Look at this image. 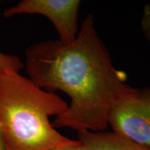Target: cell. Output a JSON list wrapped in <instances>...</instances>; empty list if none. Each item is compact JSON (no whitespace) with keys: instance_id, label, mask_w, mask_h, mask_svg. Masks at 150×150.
<instances>
[{"instance_id":"1","label":"cell","mask_w":150,"mask_h":150,"mask_svg":"<svg viewBox=\"0 0 150 150\" xmlns=\"http://www.w3.org/2000/svg\"><path fill=\"white\" fill-rule=\"evenodd\" d=\"M25 56L26 71L33 83L50 93L61 91L71 98L67 110L52 123L54 128L104 131L112 106L135 89L113 66L92 14L72 42L35 43L27 48Z\"/></svg>"},{"instance_id":"3","label":"cell","mask_w":150,"mask_h":150,"mask_svg":"<svg viewBox=\"0 0 150 150\" xmlns=\"http://www.w3.org/2000/svg\"><path fill=\"white\" fill-rule=\"evenodd\" d=\"M112 132L150 147V88L134 91L112 106L108 117Z\"/></svg>"},{"instance_id":"2","label":"cell","mask_w":150,"mask_h":150,"mask_svg":"<svg viewBox=\"0 0 150 150\" xmlns=\"http://www.w3.org/2000/svg\"><path fill=\"white\" fill-rule=\"evenodd\" d=\"M67 107L55 93L19 72H0V129L6 150H51L74 143L50 122V116L61 115Z\"/></svg>"},{"instance_id":"7","label":"cell","mask_w":150,"mask_h":150,"mask_svg":"<svg viewBox=\"0 0 150 150\" xmlns=\"http://www.w3.org/2000/svg\"><path fill=\"white\" fill-rule=\"evenodd\" d=\"M142 29L150 42V4L145 6L142 19Z\"/></svg>"},{"instance_id":"8","label":"cell","mask_w":150,"mask_h":150,"mask_svg":"<svg viewBox=\"0 0 150 150\" xmlns=\"http://www.w3.org/2000/svg\"><path fill=\"white\" fill-rule=\"evenodd\" d=\"M51 150H88L85 146H83L78 140L72 144L59 146V147H55Z\"/></svg>"},{"instance_id":"4","label":"cell","mask_w":150,"mask_h":150,"mask_svg":"<svg viewBox=\"0 0 150 150\" xmlns=\"http://www.w3.org/2000/svg\"><path fill=\"white\" fill-rule=\"evenodd\" d=\"M79 0H22L14 6L5 9L4 16L11 18L20 14H39L52 22L60 40L72 42L77 35Z\"/></svg>"},{"instance_id":"9","label":"cell","mask_w":150,"mask_h":150,"mask_svg":"<svg viewBox=\"0 0 150 150\" xmlns=\"http://www.w3.org/2000/svg\"><path fill=\"white\" fill-rule=\"evenodd\" d=\"M0 150H6V148L4 144V138L1 129H0Z\"/></svg>"},{"instance_id":"6","label":"cell","mask_w":150,"mask_h":150,"mask_svg":"<svg viewBox=\"0 0 150 150\" xmlns=\"http://www.w3.org/2000/svg\"><path fill=\"white\" fill-rule=\"evenodd\" d=\"M23 67V63L18 56L0 52V72L13 71L20 72Z\"/></svg>"},{"instance_id":"5","label":"cell","mask_w":150,"mask_h":150,"mask_svg":"<svg viewBox=\"0 0 150 150\" xmlns=\"http://www.w3.org/2000/svg\"><path fill=\"white\" fill-rule=\"evenodd\" d=\"M78 141L88 150H150V147L136 143L113 132H78Z\"/></svg>"}]
</instances>
